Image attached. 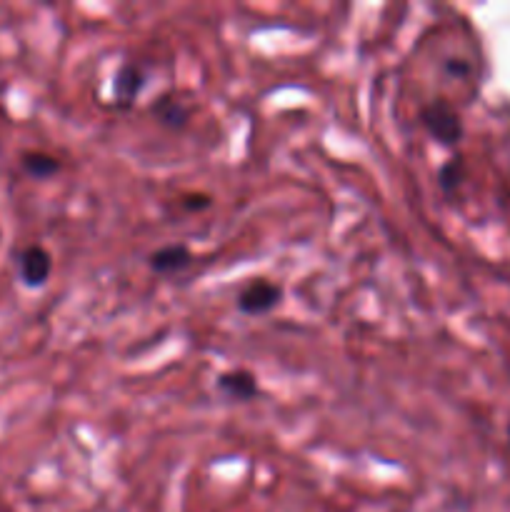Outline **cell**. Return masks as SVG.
<instances>
[{
	"mask_svg": "<svg viewBox=\"0 0 510 512\" xmlns=\"http://www.w3.org/2000/svg\"><path fill=\"white\" fill-rule=\"evenodd\" d=\"M53 273V255L43 245H28L18 253V275L25 288H43Z\"/></svg>",
	"mask_w": 510,
	"mask_h": 512,
	"instance_id": "obj_4",
	"label": "cell"
},
{
	"mask_svg": "<svg viewBox=\"0 0 510 512\" xmlns=\"http://www.w3.org/2000/svg\"><path fill=\"white\" fill-rule=\"evenodd\" d=\"M20 165H23L25 173L35 180H48L53 175H58L63 170V163H60L55 155L40 153V150H30V153H23L20 158Z\"/></svg>",
	"mask_w": 510,
	"mask_h": 512,
	"instance_id": "obj_8",
	"label": "cell"
},
{
	"mask_svg": "<svg viewBox=\"0 0 510 512\" xmlns=\"http://www.w3.org/2000/svg\"><path fill=\"white\" fill-rule=\"evenodd\" d=\"M148 85V73L138 63H123L113 78V103L118 110H130Z\"/></svg>",
	"mask_w": 510,
	"mask_h": 512,
	"instance_id": "obj_3",
	"label": "cell"
},
{
	"mask_svg": "<svg viewBox=\"0 0 510 512\" xmlns=\"http://www.w3.org/2000/svg\"><path fill=\"white\" fill-rule=\"evenodd\" d=\"M285 298L283 285L275 283V280L268 278H255L250 280L248 285H243L235 298V305L243 315H250V318H258V315H268L270 310L278 308Z\"/></svg>",
	"mask_w": 510,
	"mask_h": 512,
	"instance_id": "obj_2",
	"label": "cell"
},
{
	"mask_svg": "<svg viewBox=\"0 0 510 512\" xmlns=\"http://www.w3.org/2000/svg\"><path fill=\"white\" fill-rule=\"evenodd\" d=\"M465 180V163L463 155H453L438 168V185L445 195H453Z\"/></svg>",
	"mask_w": 510,
	"mask_h": 512,
	"instance_id": "obj_9",
	"label": "cell"
},
{
	"mask_svg": "<svg viewBox=\"0 0 510 512\" xmlns=\"http://www.w3.org/2000/svg\"><path fill=\"white\" fill-rule=\"evenodd\" d=\"M150 115L155 118V123L163 125L168 130H185L193 118V105L180 100L178 95L165 93L150 105Z\"/></svg>",
	"mask_w": 510,
	"mask_h": 512,
	"instance_id": "obj_5",
	"label": "cell"
},
{
	"mask_svg": "<svg viewBox=\"0 0 510 512\" xmlns=\"http://www.w3.org/2000/svg\"><path fill=\"white\" fill-rule=\"evenodd\" d=\"M193 265V250L183 243H170L148 255V268L155 275H175Z\"/></svg>",
	"mask_w": 510,
	"mask_h": 512,
	"instance_id": "obj_7",
	"label": "cell"
},
{
	"mask_svg": "<svg viewBox=\"0 0 510 512\" xmlns=\"http://www.w3.org/2000/svg\"><path fill=\"white\" fill-rule=\"evenodd\" d=\"M443 70L450 75V78H465V75L470 73V65L465 63L463 58H448L445 60Z\"/></svg>",
	"mask_w": 510,
	"mask_h": 512,
	"instance_id": "obj_11",
	"label": "cell"
},
{
	"mask_svg": "<svg viewBox=\"0 0 510 512\" xmlns=\"http://www.w3.org/2000/svg\"><path fill=\"white\" fill-rule=\"evenodd\" d=\"M215 388L230 400H238V403H250L260 395V383L250 370L245 368H235V370H225L215 378Z\"/></svg>",
	"mask_w": 510,
	"mask_h": 512,
	"instance_id": "obj_6",
	"label": "cell"
},
{
	"mask_svg": "<svg viewBox=\"0 0 510 512\" xmlns=\"http://www.w3.org/2000/svg\"><path fill=\"white\" fill-rule=\"evenodd\" d=\"M180 208L188 213H203V210L213 208V198L208 193H185L180 198Z\"/></svg>",
	"mask_w": 510,
	"mask_h": 512,
	"instance_id": "obj_10",
	"label": "cell"
},
{
	"mask_svg": "<svg viewBox=\"0 0 510 512\" xmlns=\"http://www.w3.org/2000/svg\"><path fill=\"white\" fill-rule=\"evenodd\" d=\"M418 120L425 133L443 148H458L465 135L463 118L445 98H435L428 105H423Z\"/></svg>",
	"mask_w": 510,
	"mask_h": 512,
	"instance_id": "obj_1",
	"label": "cell"
},
{
	"mask_svg": "<svg viewBox=\"0 0 510 512\" xmlns=\"http://www.w3.org/2000/svg\"><path fill=\"white\" fill-rule=\"evenodd\" d=\"M508 440H510V425H508Z\"/></svg>",
	"mask_w": 510,
	"mask_h": 512,
	"instance_id": "obj_12",
	"label": "cell"
}]
</instances>
